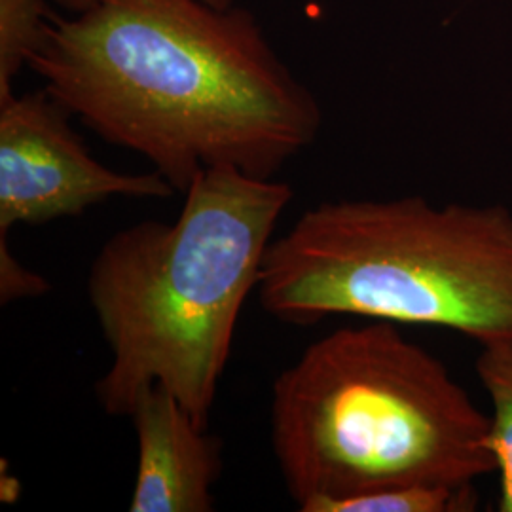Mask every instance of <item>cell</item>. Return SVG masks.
Masks as SVG:
<instances>
[{"mask_svg":"<svg viewBox=\"0 0 512 512\" xmlns=\"http://www.w3.org/2000/svg\"><path fill=\"white\" fill-rule=\"evenodd\" d=\"M29 67L73 116L183 194L222 165L274 179L321 128L313 93L253 14L207 0H92L54 16Z\"/></svg>","mask_w":512,"mask_h":512,"instance_id":"6da1fadb","label":"cell"},{"mask_svg":"<svg viewBox=\"0 0 512 512\" xmlns=\"http://www.w3.org/2000/svg\"><path fill=\"white\" fill-rule=\"evenodd\" d=\"M291 200V184L213 167L188 186L175 222H139L101 247L88 294L110 349L95 384L109 416L131 418L160 385L209 427L239 315Z\"/></svg>","mask_w":512,"mask_h":512,"instance_id":"7a4b0ae2","label":"cell"},{"mask_svg":"<svg viewBox=\"0 0 512 512\" xmlns=\"http://www.w3.org/2000/svg\"><path fill=\"white\" fill-rule=\"evenodd\" d=\"M490 416L401 325L365 319L313 342L279 374L272 442L302 512L406 486L495 473Z\"/></svg>","mask_w":512,"mask_h":512,"instance_id":"3957f363","label":"cell"},{"mask_svg":"<svg viewBox=\"0 0 512 512\" xmlns=\"http://www.w3.org/2000/svg\"><path fill=\"white\" fill-rule=\"evenodd\" d=\"M256 294L296 327L351 315L512 340V213L421 196L319 203L270 243Z\"/></svg>","mask_w":512,"mask_h":512,"instance_id":"277c9868","label":"cell"},{"mask_svg":"<svg viewBox=\"0 0 512 512\" xmlns=\"http://www.w3.org/2000/svg\"><path fill=\"white\" fill-rule=\"evenodd\" d=\"M69 116L46 88L0 101V238L16 224L80 217L116 196L165 200L177 192L156 171L129 175L97 162Z\"/></svg>","mask_w":512,"mask_h":512,"instance_id":"5b68a950","label":"cell"},{"mask_svg":"<svg viewBox=\"0 0 512 512\" xmlns=\"http://www.w3.org/2000/svg\"><path fill=\"white\" fill-rule=\"evenodd\" d=\"M139 461L131 512L213 511L219 440L207 435L167 389L154 385L135 406Z\"/></svg>","mask_w":512,"mask_h":512,"instance_id":"8992f818","label":"cell"},{"mask_svg":"<svg viewBox=\"0 0 512 512\" xmlns=\"http://www.w3.org/2000/svg\"><path fill=\"white\" fill-rule=\"evenodd\" d=\"M475 370L492 404L488 446L501 488L497 511L512 512V340L480 346Z\"/></svg>","mask_w":512,"mask_h":512,"instance_id":"52a82bcc","label":"cell"},{"mask_svg":"<svg viewBox=\"0 0 512 512\" xmlns=\"http://www.w3.org/2000/svg\"><path fill=\"white\" fill-rule=\"evenodd\" d=\"M46 0H0V101L14 95V80L42 48L54 19Z\"/></svg>","mask_w":512,"mask_h":512,"instance_id":"ba28073f","label":"cell"},{"mask_svg":"<svg viewBox=\"0 0 512 512\" xmlns=\"http://www.w3.org/2000/svg\"><path fill=\"white\" fill-rule=\"evenodd\" d=\"M475 482L461 486H406L330 503L323 512H473Z\"/></svg>","mask_w":512,"mask_h":512,"instance_id":"9c48e42d","label":"cell"},{"mask_svg":"<svg viewBox=\"0 0 512 512\" xmlns=\"http://www.w3.org/2000/svg\"><path fill=\"white\" fill-rule=\"evenodd\" d=\"M6 238H0V300L2 304L14 302L18 298L40 296L48 293L50 285L44 277L31 272L19 262L12 251L8 249Z\"/></svg>","mask_w":512,"mask_h":512,"instance_id":"30bf717a","label":"cell"},{"mask_svg":"<svg viewBox=\"0 0 512 512\" xmlns=\"http://www.w3.org/2000/svg\"><path fill=\"white\" fill-rule=\"evenodd\" d=\"M57 2H61L65 8H69L71 12H80V10H84L92 0H57ZM207 2H211V4H215V6H219V8H230L232 6V0H207Z\"/></svg>","mask_w":512,"mask_h":512,"instance_id":"8fae6325","label":"cell"}]
</instances>
